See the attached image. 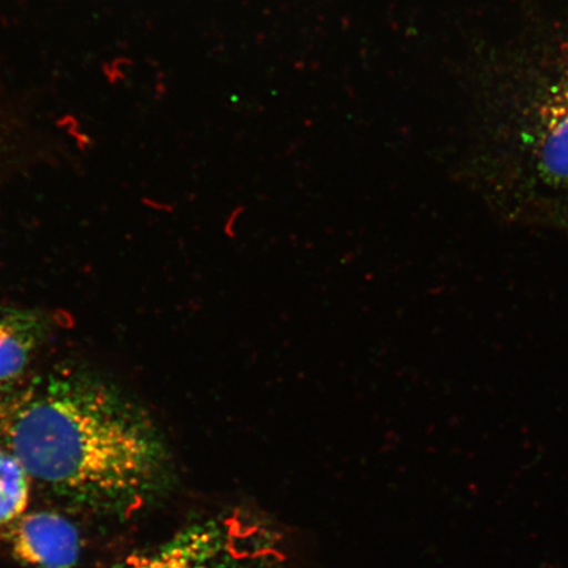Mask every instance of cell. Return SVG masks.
Listing matches in <instances>:
<instances>
[{"instance_id": "cell-1", "label": "cell", "mask_w": 568, "mask_h": 568, "mask_svg": "<svg viewBox=\"0 0 568 568\" xmlns=\"http://www.w3.org/2000/svg\"><path fill=\"white\" fill-rule=\"evenodd\" d=\"M7 442L31 480L98 514L133 516L172 481L168 446L146 412L87 372H57L32 387Z\"/></svg>"}, {"instance_id": "cell-5", "label": "cell", "mask_w": 568, "mask_h": 568, "mask_svg": "<svg viewBox=\"0 0 568 568\" xmlns=\"http://www.w3.org/2000/svg\"><path fill=\"white\" fill-rule=\"evenodd\" d=\"M42 338V323L33 312L0 305V388L17 382L30 366Z\"/></svg>"}, {"instance_id": "cell-2", "label": "cell", "mask_w": 568, "mask_h": 568, "mask_svg": "<svg viewBox=\"0 0 568 568\" xmlns=\"http://www.w3.org/2000/svg\"><path fill=\"white\" fill-rule=\"evenodd\" d=\"M111 568H303L290 539L245 508L199 516L154 548Z\"/></svg>"}, {"instance_id": "cell-7", "label": "cell", "mask_w": 568, "mask_h": 568, "mask_svg": "<svg viewBox=\"0 0 568 568\" xmlns=\"http://www.w3.org/2000/svg\"><path fill=\"white\" fill-rule=\"evenodd\" d=\"M0 394H2V388H0ZM0 409H2V396H0ZM2 412V410H0Z\"/></svg>"}, {"instance_id": "cell-3", "label": "cell", "mask_w": 568, "mask_h": 568, "mask_svg": "<svg viewBox=\"0 0 568 568\" xmlns=\"http://www.w3.org/2000/svg\"><path fill=\"white\" fill-rule=\"evenodd\" d=\"M12 551L33 568H73L81 554L80 532L59 514H24L13 529Z\"/></svg>"}, {"instance_id": "cell-6", "label": "cell", "mask_w": 568, "mask_h": 568, "mask_svg": "<svg viewBox=\"0 0 568 568\" xmlns=\"http://www.w3.org/2000/svg\"><path fill=\"white\" fill-rule=\"evenodd\" d=\"M30 493V475L16 454L0 447V527L26 514Z\"/></svg>"}, {"instance_id": "cell-4", "label": "cell", "mask_w": 568, "mask_h": 568, "mask_svg": "<svg viewBox=\"0 0 568 568\" xmlns=\"http://www.w3.org/2000/svg\"><path fill=\"white\" fill-rule=\"evenodd\" d=\"M535 158L548 186L568 190V70L539 104Z\"/></svg>"}]
</instances>
